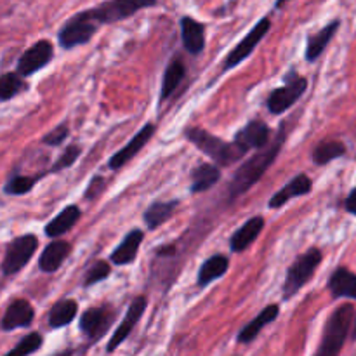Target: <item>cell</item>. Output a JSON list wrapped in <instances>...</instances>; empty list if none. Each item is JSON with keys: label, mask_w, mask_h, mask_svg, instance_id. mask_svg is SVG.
Here are the masks:
<instances>
[{"label": "cell", "mask_w": 356, "mask_h": 356, "mask_svg": "<svg viewBox=\"0 0 356 356\" xmlns=\"http://www.w3.org/2000/svg\"><path fill=\"white\" fill-rule=\"evenodd\" d=\"M284 141L285 132L284 127H282L280 134H278L277 141H275L273 145H270L268 148L266 146L261 148L256 155L250 156L243 165H240L238 169H236V172L233 174L232 183H229V197H240V195H243L245 191H249L250 188L264 176V172L270 169L271 163L275 162V159H277L278 153H280Z\"/></svg>", "instance_id": "obj_1"}, {"label": "cell", "mask_w": 356, "mask_h": 356, "mask_svg": "<svg viewBox=\"0 0 356 356\" xmlns=\"http://www.w3.org/2000/svg\"><path fill=\"white\" fill-rule=\"evenodd\" d=\"M355 320V309L351 305H343L330 315L323 329L322 343L315 356H339Z\"/></svg>", "instance_id": "obj_2"}, {"label": "cell", "mask_w": 356, "mask_h": 356, "mask_svg": "<svg viewBox=\"0 0 356 356\" xmlns=\"http://www.w3.org/2000/svg\"><path fill=\"white\" fill-rule=\"evenodd\" d=\"M153 6H156V0H106L97 7L86 9L83 14L94 26L99 28L101 24H111L127 19L139 10Z\"/></svg>", "instance_id": "obj_3"}, {"label": "cell", "mask_w": 356, "mask_h": 356, "mask_svg": "<svg viewBox=\"0 0 356 356\" xmlns=\"http://www.w3.org/2000/svg\"><path fill=\"white\" fill-rule=\"evenodd\" d=\"M186 138L190 139V141L193 143L202 153L211 156L218 165L228 167L232 165V163L238 162V160L243 156V153L236 148L235 143L229 145V143L216 138V136H212L211 132L204 131V129H188Z\"/></svg>", "instance_id": "obj_4"}, {"label": "cell", "mask_w": 356, "mask_h": 356, "mask_svg": "<svg viewBox=\"0 0 356 356\" xmlns=\"http://www.w3.org/2000/svg\"><path fill=\"white\" fill-rule=\"evenodd\" d=\"M320 263H322V252L318 249H309L308 252L298 257L287 271V278H285L284 284V298L289 299L298 294L299 289L308 284Z\"/></svg>", "instance_id": "obj_5"}, {"label": "cell", "mask_w": 356, "mask_h": 356, "mask_svg": "<svg viewBox=\"0 0 356 356\" xmlns=\"http://www.w3.org/2000/svg\"><path fill=\"white\" fill-rule=\"evenodd\" d=\"M38 247V240L35 235H24L13 240L6 250V257L2 261V271L6 277H13L17 271L23 270L28 261L33 257Z\"/></svg>", "instance_id": "obj_6"}, {"label": "cell", "mask_w": 356, "mask_h": 356, "mask_svg": "<svg viewBox=\"0 0 356 356\" xmlns=\"http://www.w3.org/2000/svg\"><path fill=\"white\" fill-rule=\"evenodd\" d=\"M306 89H308V80L305 76H298V73L292 72L291 76H287V83L270 94L268 110L275 115L284 113L306 92Z\"/></svg>", "instance_id": "obj_7"}, {"label": "cell", "mask_w": 356, "mask_h": 356, "mask_svg": "<svg viewBox=\"0 0 356 356\" xmlns=\"http://www.w3.org/2000/svg\"><path fill=\"white\" fill-rule=\"evenodd\" d=\"M97 28L87 19V16L82 13H76L75 16L70 17L63 28L58 33L59 45L63 49H73L76 45H83L92 38V35L96 33Z\"/></svg>", "instance_id": "obj_8"}, {"label": "cell", "mask_w": 356, "mask_h": 356, "mask_svg": "<svg viewBox=\"0 0 356 356\" xmlns=\"http://www.w3.org/2000/svg\"><path fill=\"white\" fill-rule=\"evenodd\" d=\"M270 28H271V21L268 19V17H263L261 21H257L256 26H254L252 30L243 37V40L240 42L232 52H229L228 58H226L225 61V70L235 68V66H238L243 59L249 58V56L254 52V49L261 44V40L266 37Z\"/></svg>", "instance_id": "obj_9"}, {"label": "cell", "mask_w": 356, "mask_h": 356, "mask_svg": "<svg viewBox=\"0 0 356 356\" xmlns=\"http://www.w3.org/2000/svg\"><path fill=\"white\" fill-rule=\"evenodd\" d=\"M52 56H54V49H52L51 42L38 40L28 51H24V54L19 58V61H17V75H33L35 72L42 70L52 61Z\"/></svg>", "instance_id": "obj_10"}, {"label": "cell", "mask_w": 356, "mask_h": 356, "mask_svg": "<svg viewBox=\"0 0 356 356\" xmlns=\"http://www.w3.org/2000/svg\"><path fill=\"white\" fill-rule=\"evenodd\" d=\"M146 306H148V301H146L145 296H139V298H136L134 301L131 302L127 313H125V318L122 320V323L118 325V329L115 330L113 336H111L110 343H108V348H106L108 353H111V351L117 350V348L120 346L125 339H127L129 334L132 332V329L138 325L139 318H141L143 313H145Z\"/></svg>", "instance_id": "obj_11"}, {"label": "cell", "mask_w": 356, "mask_h": 356, "mask_svg": "<svg viewBox=\"0 0 356 356\" xmlns=\"http://www.w3.org/2000/svg\"><path fill=\"white\" fill-rule=\"evenodd\" d=\"M113 313L108 308H90L80 316V330L90 341H97L108 332L113 323Z\"/></svg>", "instance_id": "obj_12"}, {"label": "cell", "mask_w": 356, "mask_h": 356, "mask_svg": "<svg viewBox=\"0 0 356 356\" xmlns=\"http://www.w3.org/2000/svg\"><path fill=\"white\" fill-rule=\"evenodd\" d=\"M153 134H155V125L146 124L145 127H143L141 131H139L138 134H136L134 138H132L131 141L124 146V148H120L113 156H111L110 162H108L110 169L117 170V169H120V167H124L127 162H131V160L134 159V156L138 155V153L141 152L146 145H148Z\"/></svg>", "instance_id": "obj_13"}, {"label": "cell", "mask_w": 356, "mask_h": 356, "mask_svg": "<svg viewBox=\"0 0 356 356\" xmlns=\"http://www.w3.org/2000/svg\"><path fill=\"white\" fill-rule=\"evenodd\" d=\"M270 141V127L264 122L254 120L236 134L235 146L245 155L250 149H261Z\"/></svg>", "instance_id": "obj_14"}, {"label": "cell", "mask_w": 356, "mask_h": 356, "mask_svg": "<svg viewBox=\"0 0 356 356\" xmlns=\"http://www.w3.org/2000/svg\"><path fill=\"white\" fill-rule=\"evenodd\" d=\"M35 312L31 305L24 299H17L14 301L9 308L6 309L2 318V330L10 332L14 329H23V327H30L33 322Z\"/></svg>", "instance_id": "obj_15"}, {"label": "cell", "mask_w": 356, "mask_h": 356, "mask_svg": "<svg viewBox=\"0 0 356 356\" xmlns=\"http://www.w3.org/2000/svg\"><path fill=\"white\" fill-rule=\"evenodd\" d=\"M181 37L190 54L198 56L205 49V26L193 17L184 16L181 19Z\"/></svg>", "instance_id": "obj_16"}, {"label": "cell", "mask_w": 356, "mask_h": 356, "mask_svg": "<svg viewBox=\"0 0 356 356\" xmlns=\"http://www.w3.org/2000/svg\"><path fill=\"white\" fill-rule=\"evenodd\" d=\"M312 188H313L312 179H309L306 174H299V176H296L294 179L291 181V183L285 184V186L282 188L280 191H277V193L271 197L268 207H270V209H280L282 205H285L289 200H292V198L302 197V195H308L309 191H312Z\"/></svg>", "instance_id": "obj_17"}, {"label": "cell", "mask_w": 356, "mask_h": 356, "mask_svg": "<svg viewBox=\"0 0 356 356\" xmlns=\"http://www.w3.org/2000/svg\"><path fill=\"white\" fill-rule=\"evenodd\" d=\"M70 252H72V245L68 242L58 240V242L49 243L44 249V252H42L38 266H40L44 273H54V271L61 268L63 261L70 256Z\"/></svg>", "instance_id": "obj_18"}, {"label": "cell", "mask_w": 356, "mask_h": 356, "mask_svg": "<svg viewBox=\"0 0 356 356\" xmlns=\"http://www.w3.org/2000/svg\"><path fill=\"white\" fill-rule=\"evenodd\" d=\"M278 313H280V308H278V305L266 306V308H264L263 312H261L259 315H257L256 318L252 320V322L247 323V325L243 327L242 330H240L238 343H242V344L252 343V341L256 339L257 336H259L261 330H263L264 327L270 325L271 322H275V320H277Z\"/></svg>", "instance_id": "obj_19"}, {"label": "cell", "mask_w": 356, "mask_h": 356, "mask_svg": "<svg viewBox=\"0 0 356 356\" xmlns=\"http://www.w3.org/2000/svg\"><path fill=\"white\" fill-rule=\"evenodd\" d=\"M264 228V219L263 218H252L232 236L229 240V247H232L233 252H243L245 249H249L254 242L257 240V236L261 235Z\"/></svg>", "instance_id": "obj_20"}, {"label": "cell", "mask_w": 356, "mask_h": 356, "mask_svg": "<svg viewBox=\"0 0 356 356\" xmlns=\"http://www.w3.org/2000/svg\"><path fill=\"white\" fill-rule=\"evenodd\" d=\"M341 26V21L339 19H334L332 23H329L327 26H323L318 33L312 35L308 38V47H306V59L309 63L316 61V59L322 56V52L325 51L327 45L330 44V40L334 38V35L337 33Z\"/></svg>", "instance_id": "obj_21"}, {"label": "cell", "mask_w": 356, "mask_h": 356, "mask_svg": "<svg viewBox=\"0 0 356 356\" xmlns=\"http://www.w3.org/2000/svg\"><path fill=\"white\" fill-rule=\"evenodd\" d=\"M141 242H143V232H139V229H132V232L122 240L120 245L113 250L110 261L113 264H118V266L131 264L132 261L136 259V256H138Z\"/></svg>", "instance_id": "obj_22"}, {"label": "cell", "mask_w": 356, "mask_h": 356, "mask_svg": "<svg viewBox=\"0 0 356 356\" xmlns=\"http://www.w3.org/2000/svg\"><path fill=\"white\" fill-rule=\"evenodd\" d=\"M329 289L336 299H356V275L346 268H339L330 277Z\"/></svg>", "instance_id": "obj_23"}, {"label": "cell", "mask_w": 356, "mask_h": 356, "mask_svg": "<svg viewBox=\"0 0 356 356\" xmlns=\"http://www.w3.org/2000/svg\"><path fill=\"white\" fill-rule=\"evenodd\" d=\"M80 219V209L76 205H68L65 211L59 212L52 221H49V225L45 226V235L51 236V238H58V236L68 233L73 226L76 225V221Z\"/></svg>", "instance_id": "obj_24"}, {"label": "cell", "mask_w": 356, "mask_h": 356, "mask_svg": "<svg viewBox=\"0 0 356 356\" xmlns=\"http://www.w3.org/2000/svg\"><path fill=\"white\" fill-rule=\"evenodd\" d=\"M186 76V66H184L183 59L181 58H174L172 61L167 65L165 73H163V80H162V92H160V99H169L172 96L174 90L177 89L181 82Z\"/></svg>", "instance_id": "obj_25"}, {"label": "cell", "mask_w": 356, "mask_h": 356, "mask_svg": "<svg viewBox=\"0 0 356 356\" xmlns=\"http://www.w3.org/2000/svg\"><path fill=\"white\" fill-rule=\"evenodd\" d=\"M228 268L229 261L226 256L218 254V256L209 257V259L202 264L200 271H198V285H200V287H207L209 284H212L214 280L221 278L222 275L228 271Z\"/></svg>", "instance_id": "obj_26"}, {"label": "cell", "mask_w": 356, "mask_h": 356, "mask_svg": "<svg viewBox=\"0 0 356 356\" xmlns=\"http://www.w3.org/2000/svg\"><path fill=\"white\" fill-rule=\"evenodd\" d=\"M219 179H221V172L218 167L211 163H202L191 172V191L200 193V191L211 190Z\"/></svg>", "instance_id": "obj_27"}, {"label": "cell", "mask_w": 356, "mask_h": 356, "mask_svg": "<svg viewBox=\"0 0 356 356\" xmlns=\"http://www.w3.org/2000/svg\"><path fill=\"white\" fill-rule=\"evenodd\" d=\"M79 312V305L73 299H66V301H59L52 306L51 313H49V325L52 329H61L68 323L73 322Z\"/></svg>", "instance_id": "obj_28"}, {"label": "cell", "mask_w": 356, "mask_h": 356, "mask_svg": "<svg viewBox=\"0 0 356 356\" xmlns=\"http://www.w3.org/2000/svg\"><path fill=\"white\" fill-rule=\"evenodd\" d=\"M177 207V202H156V204L149 205L145 212V221L146 226L149 229H156L159 226H162L167 219H170V216L174 214Z\"/></svg>", "instance_id": "obj_29"}, {"label": "cell", "mask_w": 356, "mask_h": 356, "mask_svg": "<svg viewBox=\"0 0 356 356\" xmlns=\"http://www.w3.org/2000/svg\"><path fill=\"white\" fill-rule=\"evenodd\" d=\"M346 155V146L341 141H323L313 152V162L316 165H325V163L332 162V160L341 159Z\"/></svg>", "instance_id": "obj_30"}, {"label": "cell", "mask_w": 356, "mask_h": 356, "mask_svg": "<svg viewBox=\"0 0 356 356\" xmlns=\"http://www.w3.org/2000/svg\"><path fill=\"white\" fill-rule=\"evenodd\" d=\"M24 89H26V83L21 80L17 73H6L0 76V101L13 99Z\"/></svg>", "instance_id": "obj_31"}, {"label": "cell", "mask_w": 356, "mask_h": 356, "mask_svg": "<svg viewBox=\"0 0 356 356\" xmlns=\"http://www.w3.org/2000/svg\"><path fill=\"white\" fill-rule=\"evenodd\" d=\"M42 343H44V339H42L40 334H28V336L23 337V339L16 344V348H13L6 356H30L33 355L35 351L40 350Z\"/></svg>", "instance_id": "obj_32"}, {"label": "cell", "mask_w": 356, "mask_h": 356, "mask_svg": "<svg viewBox=\"0 0 356 356\" xmlns=\"http://www.w3.org/2000/svg\"><path fill=\"white\" fill-rule=\"evenodd\" d=\"M38 181V177H28V176H16L13 179L7 181V184L3 186V191L7 195H24L28 191H31V188L35 186V183Z\"/></svg>", "instance_id": "obj_33"}, {"label": "cell", "mask_w": 356, "mask_h": 356, "mask_svg": "<svg viewBox=\"0 0 356 356\" xmlns=\"http://www.w3.org/2000/svg\"><path fill=\"white\" fill-rule=\"evenodd\" d=\"M110 271H111L110 264L104 263V261H97V263H94L92 266L89 268V271L86 273L83 285H86V287H90V285L94 284H99V282H103L104 278H108Z\"/></svg>", "instance_id": "obj_34"}, {"label": "cell", "mask_w": 356, "mask_h": 356, "mask_svg": "<svg viewBox=\"0 0 356 356\" xmlns=\"http://www.w3.org/2000/svg\"><path fill=\"white\" fill-rule=\"evenodd\" d=\"M79 155H80L79 146H70V148H66V152L59 156L58 162L51 167V172H59V170L72 167L73 163H75V160L79 159Z\"/></svg>", "instance_id": "obj_35"}, {"label": "cell", "mask_w": 356, "mask_h": 356, "mask_svg": "<svg viewBox=\"0 0 356 356\" xmlns=\"http://www.w3.org/2000/svg\"><path fill=\"white\" fill-rule=\"evenodd\" d=\"M68 132H70L68 125H66V124L58 125V127H56L54 131L49 132V134H45L44 143H45V145H51V146L61 145V143L66 139V136H68Z\"/></svg>", "instance_id": "obj_36"}, {"label": "cell", "mask_w": 356, "mask_h": 356, "mask_svg": "<svg viewBox=\"0 0 356 356\" xmlns=\"http://www.w3.org/2000/svg\"><path fill=\"white\" fill-rule=\"evenodd\" d=\"M344 207H346V211L350 212V214L356 216V188L351 190V193L348 195L346 202H344Z\"/></svg>", "instance_id": "obj_37"}, {"label": "cell", "mask_w": 356, "mask_h": 356, "mask_svg": "<svg viewBox=\"0 0 356 356\" xmlns=\"http://www.w3.org/2000/svg\"><path fill=\"white\" fill-rule=\"evenodd\" d=\"M285 2H289V0H277V2H275V9H280Z\"/></svg>", "instance_id": "obj_38"}, {"label": "cell", "mask_w": 356, "mask_h": 356, "mask_svg": "<svg viewBox=\"0 0 356 356\" xmlns=\"http://www.w3.org/2000/svg\"><path fill=\"white\" fill-rule=\"evenodd\" d=\"M353 339H356V318H355V329H353Z\"/></svg>", "instance_id": "obj_39"}]
</instances>
